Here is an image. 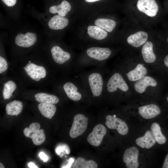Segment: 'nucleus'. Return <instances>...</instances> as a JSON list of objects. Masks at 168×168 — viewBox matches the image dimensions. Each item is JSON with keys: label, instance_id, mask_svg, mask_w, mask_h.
I'll use <instances>...</instances> for the list:
<instances>
[{"label": "nucleus", "instance_id": "obj_4", "mask_svg": "<svg viewBox=\"0 0 168 168\" xmlns=\"http://www.w3.org/2000/svg\"><path fill=\"white\" fill-rule=\"evenodd\" d=\"M106 128L102 124L97 125L88 135L87 138L88 142L93 146H99L101 143L104 137L106 134Z\"/></svg>", "mask_w": 168, "mask_h": 168}, {"label": "nucleus", "instance_id": "obj_23", "mask_svg": "<svg viewBox=\"0 0 168 168\" xmlns=\"http://www.w3.org/2000/svg\"><path fill=\"white\" fill-rule=\"evenodd\" d=\"M150 129L152 135L158 143L162 144L166 142V138L162 133L161 127L156 122L152 123Z\"/></svg>", "mask_w": 168, "mask_h": 168}, {"label": "nucleus", "instance_id": "obj_8", "mask_svg": "<svg viewBox=\"0 0 168 168\" xmlns=\"http://www.w3.org/2000/svg\"><path fill=\"white\" fill-rule=\"evenodd\" d=\"M23 69L27 75L35 81H39L41 78L46 77L45 69L42 66H38L31 63H28Z\"/></svg>", "mask_w": 168, "mask_h": 168}, {"label": "nucleus", "instance_id": "obj_33", "mask_svg": "<svg viewBox=\"0 0 168 168\" xmlns=\"http://www.w3.org/2000/svg\"><path fill=\"white\" fill-rule=\"evenodd\" d=\"M39 156L44 162H46L48 160L47 156L43 152H41L39 154Z\"/></svg>", "mask_w": 168, "mask_h": 168}, {"label": "nucleus", "instance_id": "obj_11", "mask_svg": "<svg viewBox=\"0 0 168 168\" xmlns=\"http://www.w3.org/2000/svg\"><path fill=\"white\" fill-rule=\"evenodd\" d=\"M86 53L90 57L102 61L106 59L110 56L111 51L108 48L93 47L88 49Z\"/></svg>", "mask_w": 168, "mask_h": 168}, {"label": "nucleus", "instance_id": "obj_10", "mask_svg": "<svg viewBox=\"0 0 168 168\" xmlns=\"http://www.w3.org/2000/svg\"><path fill=\"white\" fill-rule=\"evenodd\" d=\"M88 81L93 95L98 96L100 95L103 88V81L101 75L93 73L89 76Z\"/></svg>", "mask_w": 168, "mask_h": 168}, {"label": "nucleus", "instance_id": "obj_36", "mask_svg": "<svg viewBox=\"0 0 168 168\" xmlns=\"http://www.w3.org/2000/svg\"><path fill=\"white\" fill-rule=\"evenodd\" d=\"M28 166L30 168H38V167L34 163L30 162L28 164Z\"/></svg>", "mask_w": 168, "mask_h": 168}, {"label": "nucleus", "instance_id": "obj_2", "mask_svg": "<svg viewBox=\"0 0 168 168\" xmlns=\"http://www.w3.org/2000/svg\"><path fill=\"white\" fill-rule=\"evenodd\" d=\"M88 118L82 114H76L74 117L73 123L70 130V137L74 138L82 135L87 126Z\"/></svg>", "mask_w": 168, "mask_h": 168}, {"label": "nucleus", "instance_id": "obj_29", "mask_svg": "<svg viewBox=\"0 0 168 168\" xmlns=\"http://www.w3.org/2000/svg\"><path fill=\"white\" fill-rule=\"evenodd\" d=\"M16 87V84L12 81H9L6 82L4 85L2 91L4 99H9L12 96V93Z\"/></svg>", "mask_w": 168, "mask_h": 168}, {"label": "nucleus", "instance_id": "obj_30", "mask_svg": "<svg viewBox=\"0 0 168 168\" xmlns=\"http://www.w3.org/2000/svg\"><path fill=\"white\" fill-rule=\"evenodd\" d=\"M8 68V64L6 60L2 56H0V73L5 72Z\"/></svg>", "mask_w": 168, "mask_h": 168}, {"label": "nucleus", "instance_id": "obj_26", "mask_svg": "<svg viewBox=\"0 0 168 168\" xmlns=\"http://www.w3.org/2000/svg\"><path fill=\"white\" fill-rule=\"evenodd\" d=\"M87 32L89 36L97 40L103 39L107 35V33L106 31L96 26H88Z\"/></svg>", "mask_w": 168, "mask_h": 168}, {"label": "nucleus", "instance_id": "obj_17", "mask_svg": "<svg viewBox=\"0 0 168 168\" xmlns=\"http://www.w3.org/2000/svg\"><path fill=\"white\" fill-rule=\"evenodd\" d=\"M156 141L150 131H147L143 136L139 137L136 140L137 144L141 148L149 149L155 144Z\"/></svg>", "mask_w": 168, "mask_h": 168}, {"label": "nucleus", "instance_id": "obj_38", "mask_svg": "<svg viewBox=\"0 0 168 168\" xmlns=\"http://www.w3.org/2000/svg\"><path fill=\"white\" fill-rule=\"evenodd\" d=\"M101 0H85V1L87 2H94L96 1H100Z\"/></svg>", "mask_w": 168, "mask_h": 168}, {"label": "nucleus", "instance_id": "obj_7", "mask_svg": "<svg viewBox=\"0 0 168 168\" xmlns=\"http://www.w3.org/2000/svg\"><path fill=\"white\" fill-rule=\"evenodd\" d=\"M138 9L150 17L155 16L158 10V6L155 0H138Z\"/></svg>", "mask_w": 168, "mask_h": 168}, {"label": "nucleus", "instance_id": "obj_3", "mask_svg": "<svg viewBox=\"0 0 168 168\" xmlns=\"http://www.w3.org/2000/svg\"><path fill=\"white\" fill-rule=\"evenodd\" d=\"M105 124L109 128L116 129L118 133L122 135L127 134L128 131V127L126 123L116 117L110 115L106 117Z\"/></svg>", "mask_w": 168, "mask_h": 168}, {"label": "nucleus", "instance_id": "obj_41", "mask_svg": "<svg viewBox=\"0 0 168 168\" xmlns=\"http://www.w3.org/2000/svg\"><path fill=\"white\" fill-rule=\"evenodd\" d=\"M31 63V61H29V63Z\"/></svg>", "mask_w": 168, "mask_h": 168}, {"label": "nucleus", "instance_id": "obj_25", "mask_svg": "<svg viewBox=\"0 0 168 168\" xmlns=\"http://www.w3.org/2000/svg\"><path fill=\"white\" fill-rule=\"evenodd\" d=\"M94 23L96 26L108 32H111L116 24L113 20L104 18L98 19L95 20Z\"/></svg>", "mask_w": 168, "mask_h": 168}, {"label": "nucleus", "instance_id": "obj_24", "mask_svg": "<svg viewBox=\"0 0 168 168\" xmlns=\"http://www.w3.org/2000/svg\"><path fill=\"white\" fill-rule=\"evenodd\" d=\"M22 109V103L19 101L14 100L7 105L6 111L7 115L17 116L21 112Z\"/></svg>", "mask_w": 168, "mask_h": 168}, {"label": "nucleus", "instance_id": "obj_12", "mask_svg": "<svg viewBox=\"0 0 168 168\" xmlns=\"http://www.w3.org/2000/svg\"><path fill=\"white\" fill-rule=\"evenodd\" d=\"M139 113L145 119L154 118L161 113L159 108L156 105L152 104L140 107L138 108Z\"/></svg>", "mask_w": 168, "mask_h": 168}, {"label": "nucleus", "instance_id": "obj_32", "mask_svg": "<svg viewBox=\"0 0 168 168\" xmlns=\"http://www.w3.org/2000/svg\"><path fill=\"white\" fill-rule=\"evenodd\" d=\"M3 2L9 7H12L16 3V0H2Z\"/></svg>", "mask_w": 168, "mask_h": 168}, {"label": "nucleus", "instance_id": "obj_19", "mask_svg": "<svg viewBox=\"0 0 168 168\" xmlns=\"http://www.w3.org/2000/svg\"><path fill=\"white\" fill-rule=\"evenodd\" d=\"M147 72L146 68L143 64H138L135 68L129 72L126 75L129 80L136 81L145 76Z\"/></svg>", "mask_w": 168, "mask_h": 168}, {"label": "nucleus", "instance_id": "obj_28", "mask_svg": "<svg viewBox=\"0 0 168 168\" xmlns=\"http://www.w3.org/2000/svg\"><path fill=\"white\" fill-rule=\"evenodd\" d=\"M98 165L94 161L86 160L82 157H77L75 161L72 166L73 168H97Z\"/></svg>", "mask_w": 168, "mask_h": 168}, {"label": "nucleus", "instance_id": "obj_31", "mask_svg": "<svg viewBox=\"0 0 168 168\" xmlns=\"http://www.w3.org/2000/svg\"><path fill=\"white\" fill-rule=\"evenodd\" d=\"M55 152L57 155H61V153L65 152L66 154H69L70 151L69 149L66 145H63L58 146L55 149Z\"/></svg>", "mask_w": 168, "mask_h": 168}, {"label": "nucleus", "instance_id": "obj_1", "mask_svg": "<svg viewBox=\"0 0 168 168\" xmlns=\"http://www.w3.org/2000/svg\"><path fill=\"white\" fill-rule=\"evenodd\" d=\"M40 125L37 122L31 124L29 127L23 130V133L26 137L32 139L34 144L40 145L43 143L45 139V136L43 129H40Z\"/></svg>", "mask_w": 168, "mask_h": 168}, {"label": "nucleus", "instance_id": "obj_21", "mask_svg": "<svg viewBox=\"0 0 168 168\" xmlns=\"http://www.w3.org/2000/svg\"><path fill=\"white\" fill-rule=\"evenodd\" d=\"M71 9V6L69 3L64 0L59 5L51 6L49 9V11L51 13H58L59 15L65 16Z\"/></svg>", "mask_w": 168, "mask_h": 168}, {"label": "nucleus", "instance_id": "obj_37", "mask_svg": "<svg viewBox=\"0 0 168 168\" xmlns=\"http://www.w3.org/2000/svg\"><path fill=\"white\" fill-rule=\"evenodd\" d=\"M164 63L166 66L168 67V55L164 58Z\"/></svg>", "mask_w": 168, "mask_h": 168}, {"label": "nucleus", "instance_id": "obj_13", "mask_svg": "<svg viewBox=\"0 0 168 168\" xmlns=\"http://www.w3.org/2000/svg\"><path fill=\"white\" fill-rule=\"evenodd\" d=\"M157 83L156 80L152 77L145 76L137 80L135 83L134 87L136 91L142 93L145 92L147 87L149 86L153 87L156 86Z\"/></svg>", "mask_w": 168, "mask_h": 168}, {"label": "nucleus", "instance_id": "obj_16", "mask_svg": "<svg viewBox=\"0 0 168 168\" xmlns=\"http://www.w3.org/2000/svg\"><path fill=\"white\" fill-rule=\"evenodd\" d=\"M68 23L67 18L58 15L53 16L49 20L48 25L52 30H62L66 27Z\"/></svg>", "mask_w": 168, "mask_h": 168}, {"label": "nucleus", "instance_id": "obj_40", "mask_svg": "<svg viewBox=\"0 0 168 168\" xmlns=\"http://www.w3.org/2000/svg\"><path fill=\"white\" fill-rule=\"evenodd\" d=\"M167 101H168V96L167 97Z\"/></svg>", "mask_w": 168, "mask_h": 168}, {"label": "nucleus", "instance_id": "obj_5", "mask_svg": "<svg viewBox=\"0 0 168 168\" xmlns=\"http://www.w3.org/2000/svg\"><path fill=\"white\" fill-rule=\"evenodd\" d=\"M138 150L135 147H131L125 150L123 155V160L127 168H138Z\"/></svg>", "mask_w": 168, "mask_h": 168}, {"label": "nucleus", "instance_id": "obj_9", "mask_svg": "<svg viewBox=\"0 0 168 168\" xmlns=\"http://www.w3.org/2000/svg\"><path fill=\"white\" fill-rule=\"evenodd\" d=\"M37 39L35 33L28 32L25 34L19 33L15 37V43L19 46L27 48L33 45L36 42Z\"/></svg>", "mask_w": 168, "mask_h": 168}, {"label": "nucleus", "instance_id": "obj_42", "mask_svg": "<svg viewBox=\"0 0 168 168\" xmlns=\"http://www.w3.org/2000/svg\"><path fill=\"white\" fill-rule=\"evenodd\" d=\"M167 41H168V39H167Z\"/></svg>", "mask_w": 168, "mask_h": 168}, {"label": "nucleus", "instance_id": "obj_20", "mask_svg": "<svg viewBox=\"0 0 168 168\" xmlns=\"http://www.w3.org/2000/svg\"><path fill=\"white\" fill-rule=\"evenodd\" d=\"M64 90L68 97L72 100L77 101L82 98L81 94L77 91V88L71 82L65 83L63 86Z\"/></svg>", "mask_w": 168, "mask_h": 168}, {"label": "nucleus", "instance_id": "obj_6", "mask_svg": "<svg viewBox=\"0 0 168 168\" xmlns=\"http://www.w3.org/2000/svg\"><path fill=\"white\" fill-rule=\"evenodd\" d=\"M107 90L110 92L115 91L118 88L121 90L126 91L128 87L122 77L118 73L114 74L109 80L107 84Z\"/></svg>", "mask_w": 168, "mask_h": 168}, {"label": "nucleus", "instance_id": "obj_39", "mask_svg": "<svg viewBox=\"0 0 168 168\" xmlns=\"http://www.w3.org/2000/svg\"><path fill=\"white\" fill-rule=\"evenodd\" d=\"M0 168H4V167L2 163L1 162L0 163Z\"/></svg>", "mask_w": 168, "mask_h": 168}, {"label": "nucleus", "instance_id": "obj_18", "mask_svg": "<svg viewBox=\"0 0 168 168\" xmlns=\"http://www.w3.org/2000/svg\"><path fill=\"white\" fill-rule=\"evenodd\" d=\"M153 44L150 41L146 42L142 49V53L144 61L148 63L154 62L156 56L153 50Z\"/></svg>", "mask_w": 168, "mask_h": 168}, {"label": "nucleus", "instance_id": "obj_15", "mask_svg": "<svg viewBox=\"0 0 168 168\" xmlns=\"http://www.w3.org/2000/svg\"><path fill=\"white\" fill-rule=\"evenodd\" d=\"M51 51L53 60L58 64L64 63L70 58L71 56L69 53L64 51L58 46L53 47Z\"/></svg>", "mask_w": 168, "mask_h": 168}, {"label": "nucleus", "instance_id": "obj_22", "mask_svg": "<svg viewBox=\"0 0 168 168\" xmlns=\"http://www.w3.org/2000/svg\"><path fill=\"white\" fill-rule=\"evenodd\" d=\"M38 108L43 116L49 119H52L56 110V106L52 104L40 103L38 105Z\"/></svg>", "mask_w": 168, "mask_h": 168}, {"label": "nucleus", "instance_id": "obj_27", "mask_svg": "<svg viewBox=\"0 0 168 168\" xmlns=\"http://www.w3.org/2000/svg\"><path fill=\"white\" fill-rule=\"evenodd\" d=\"M35 100L40 103H46L55 104L59 101L55 96L44 93H39L35 95Z\"/></svg>", "mask_w": 168, "mask_h": 168}, {"label": "nucleus", "instance_id": "obj_35", "mask_svg": "<svg viewBox=\"0 0 168 168\" xmlns=\"http://www.w3.org/2000/svg\"><path fill=\"white\" fill-rule=\"evenodd\" d=\"M74 161V159L72 158H70L68 165L66 166L62 167V168H70L72 165V164L73 162Z\"/></svg>", "mask_w": 168, "mask_h": 168}, {"label": "nucleus", "instance_id": "obj_14", "mask_svg": "<svg viewBox=\"0 0 168 168\" xmlns=\"http://www.w3.org/2000/svg\"><path fill=\"white\" fill-rule=\"evenodd\" d=\"M147 34L143 31H138L129 36L127 41L128 43L135 47H140L147 41Z\"/></svg>", "mask_w": 168, "mask_h": 168}, {"label": "nucleus", "instance_id": "obj_34", "mask_svg": "<svg viewBox=\"0 0 168 168\" xmlns=\"http://www.w3.org/2000/svg\"><path fill=\"white\" fill-rule=\"evenodd\" d=\"M162 168H168V154H167L165 158Z\"/></svg>", "mask_w": 168, "mask_h": 168}]
</instances>
